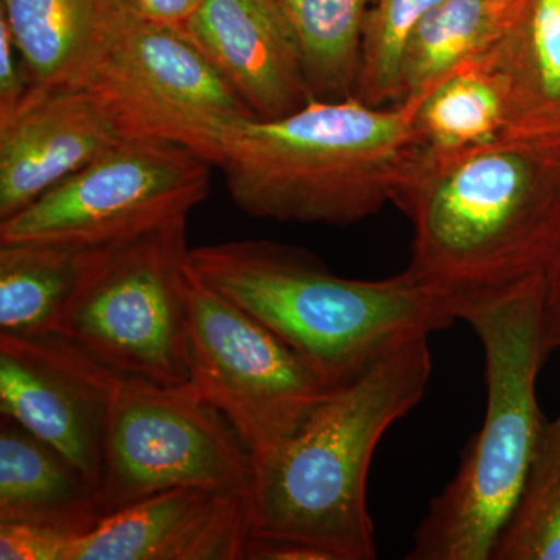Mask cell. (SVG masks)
Here are the masks:
<instances>
[{"label": "cell", "mask_w": 560, "mask_h": 560, "mask_svg": "<svg viewBox=\"0 0 560 560\" xmlns=\"http://www.w3.org/2000/svg\"><path fill=\"white\" fill-rule=\"evenodd\" d=\"M394 205L412 224L407 271L460 302L539 279L560 246V140L506 136L429 160Z\"/></svg>", "instance_id": "cell-1"}, {"label": "cell", "mask_w": 560, "mask_h": 560, "mask_svg": "<svg viewBox=\"0 0 560 560\" xmlns=\"http://www.w3.org/2000/svg\"><path fill=\"white\" fill-rule=\"evenodd\" d=\"M429 338L407 342L335 386L285 441L254 460L249 537L300 541L329 560L377 556L368 475L383 434L422 400Z\"/></svg>", "instance_id": "cell-2"}, {"label": "cell", "mask_w": 560, "mask_h": 560, "mask_svg": "<svg viewBox=\"0 0 560 560\" xmlns=\"http://www.w3.org/2000/svg\"><path fill=\"white\" fill-rule=\"evenodd\" d=\"M416 108L312 101L278 119L243 120L224 143L228 194L254 219L331 226L370 219L429 161Z\"/></svg>", "instance_id": "cell-3"}, {"label": "cell", "mask_w": 560, "mask_h": 560, "mask_svg": "<svg viewBox=\"0 0 560 560\" xmlns=\"http://www.w3.org/2000/svg\"><path fill=\"white\" fill-rule=\"evenodd\" d=\"M189 264L201 282L270 327L331 386L458 320L451 298L407 270L382 280L341 278L285 243L248 238L198 246L190 248Z\"/></svg>", "instance_id": "cell-4"}, {"label": "cell", "mask_w": 560, "mask_h": 560, "mask_svg": "<svg viewBox=\"0 0 560 560\" xmlns=\"http://www.w3.org/2000/svg\"><path fill=\"white\" fill-rule=\"evenodd\" d=\"M485 350L488 405L455 478L431 501L410 560H489L528 474L547 419L537 378L551 352L541 278L504 293L460 302Z\"/></svg>", "instance_id": "cell-5"}, {"label": "cell", "mask_w": 560, "mask_h": 560, "mask_svg": "<svg viewBox=\"0 0 560 560\" xmlns=\"http://www.w3.org/2000/svg\"><path fill=\"white\" fill-rule=\"evenodd\" d=\"M189 254L187 217L88 249L55 335L119 374L189 383Z\"/></svg>", "instance_id": "cell-6"}, {"label": "cell", "mask_w": 560, "mask_h": 560, "mask_svg": "<svg viewBox=\"0 0 560 560\" xmlns=\"http://www.w3.org/2000/svg\"><path fill=\"white\" fill-rule=\"evenodd\" d=\"M253 474V453L190 383L120 375L103 436L105 515L178 488L246 492Z\"/></svg>", "instance_id": "cell-7"}, {"label": "cell", "mask_w": 560, "mask_h": 560, "mask_svg": "<svg viewBox=\"0 0 560 560\" xmlns=\"http://www.w3.org/2000/svg\"><path fill=\"white\" fill-rule=\"evenodd\" d=\"M187 330L190 385L226 418L254 460L293 434L335 388L289 342L191 270Z\"/></svg>", "instance_id": "cell-8"}, {"label": "cell", "mask_w": 560, "mask_h": 560, "mask_svg": "<svg viewBox=\"0 0 560 560\" xmlns=\"http://www.w3.org/2000/svg\"><path fill=\"white\" fill-rule=\"evenodd\" d=\"M213 165L164 140L128 136L9 220L0 243L98 248L189 217L208 198Z\"/></svg>", "instance_id": "cell-9"}, {"label": "cell", "mask_w": 560, "mask_h": 560, "mask_svg": "<svg viewBox=\"0 0 560 560\" xmlns=\"http://www.w3.org/2000/svg\"><path fill=\"white\" fill-rule=\"evenodd\" d=\"M121 131L175 143L220 167L224 143L254 117L179 28L136 18L90 86Z\"/></svg>", "instance_id": "cell-10"}, {"label": "cell", "mask_w": 560, "mask_h": 560, "mask_svg": "<svg viewBox=\"0 0 560 560\" xmlns=\"http://www.w3.org/2000/svg\"><path fill=\"white\" fill-rule=\"evenodd\" d=\"M120 375L60 335L0 334V412L61 453L95 490Z\"/></svg>", "instance_id": "cell-11"}, {"label": "cell", "mask_w": 560, "mask_h": 560, "mask_svg": "<svg viewBox=\"0 0 560 560\" xmlns=\"http://www.w3.org/2000/svg\"><path fill=\"white\" fill-rule=\"evenodd\" d=\"M127 138L91 88L32 86L0 116V221L75 175Z\"/></svg>", "instance_id": "cell-12"}, {"label": "cell", "mask_w": 560, "mask_h": 560, "mask_svg": "<svg viewBox=\"0 0 560 560\" xmlns=\"http://www.w3.org/2000/svg\"><path fill=\"white\" fill-rule=\"evenodd\" d=\"M246 492L178 488L105 515L66 560H245Z\"/></svg>", "instance_id": "cell-13"}, {"label": "cell", "mask_w": 560, "mask_h": 560, "mask_svg": "<svg viewBox=\"0 0 560 560\" xmlns=\"http://www.w3.org/2000/svg\"><path fill=\"white\" fill-rule=\"evenodd\" d=\"M256 119L312 102L296 36L278 0H205L179 28Z\"/></svg>", "instance_id": "cell-14"}, {"label": "cell", "mask_w": 560, "mask_h": 560, "mask_svg": "<svg viewBox=\"0 0 560 560\" xmlns=\"http://www.w3.org/2000/svg\"><path fill=\"white\" fill-rule=\"evenodd\" d=\"M32 86L88 88L136 20L128 0H0Z\"/></svg>", "instance_id": "cell-15"}, {"label": "cell", "mask_w": 560, "mask_h": 560, "mask_svg": "<svg viewBox=\"0 0 560 560\" xmlns=\"http://www.w3.org/2000/svg\"><path fill=\"white\" fill-rule=\"evenodd\" d=\"M475 65L500 88L508 136L560 140V0H523Z\"/></svg>", "instance_id": "cell-16"}, {"label": "cell", "mask_w": 560, "mask_h": 560, "mask_svg": "<svg viewBox=\"0 0 560 560\" xmlns=\"http://www.w3.org/2000/svg\"><path fill=\"white\" fill-rule=\"evenodd\" d=\"M105 517L94 485L13 419H0V522L83 536Z\"/></svg>", "instance_id": "cell-17"}, {"label": "cell", "mask_w": 560, "mask_h": 560, "mask_svg": "<svg viewBox=\"0 0 560 560\" xmlns=\"http://www.w3.org/2000/svg\"><path fill=\"white\" fill-rule=\"evenodd\" d=\"M523 0H442L405 47L397 105L422 102L438 84L471 65L510 27Z\"/></svg>", "instance_id": "cell-18"}, {"label": "cell", "mask_w": 560, "mask_h": 560, "mask_svg": "<svg viewBox=\"0 0 560 560\" xmlns=\"http://www.w3.org/2000/svg\"><path fill=\"white\" fill-rule=\"evenodd\" d=\"M88 249L44 242L0 243V334H55Z\"/></svg>", "instance_id": "cell-19"}, {"label": "cell", "mask_w": 560, "mask_h": 560, "mask_svg": "<svg viewBox=\"0 0 560 560\" xmlns=\"http://www.w3.org/2000/svg\"><path fill=\"white\" fill-rule=\"evenodd\" d=\"M300 46L312 101L353 98L368 16L377 0H278Z\"/></svg>", "instance_id": "cell-20"}, {"label": "cell", "mask_w": 560, "mask_h": 560, "mask_svg": "<svg viewBox=\"0 0 560 560\" xmlns=\"http://www.w3.org/2000/svg\"><path fill=\"white\" fill-rule=\"evenodd\" d=\"M415 128L429 160L456 156L508 136L503 95L480 66H466L416 103Z\"/></svg>", "instance_id": "cell-21"}, {"label": "cell", "mask_w": 560, "mask_h": 560, "mask_svg": "<svg viewBox=\"0 0 560 560\" xmlns=\"http://www.w3.org/2000/svg\"><path fill=\"white\" fill-rule=\"evenodd\" d=\"M490 560H560V415L545 422Z\"/></svg>", "instance_id": "cell-22"}, {"label": "cell", "mask_w": 560, "mask_h": 560, "mask_svg": "<svg viewBox=\"0 0 560 560\" xmlns=\"http://www.w3.org/2000/svg\"><path fill=\"white\" fill-rule=\"evenodd\" d=\"M442 0H377L368 16L353 98L385 108L399 103L405 47L420 21Z\"/></svg>", "instance_id": "cell-23"}, {"label": "cell", "mask_w": 560, "mask_h": 560, "mask_svg": "<svg viewBox=\"0 0 560 560\" xmlns=\"http://www.w3.org/2000/svg\"><path fill=\"white\" fill-rule=\"evenodd\" d=\"M73 539L43 526L0 522V560H66Z\"/></svg>", "instance_id": "cell-24"}, {"label": "cell", "mask_w": 560, "mask_h": 560, "mask_svg": "<svg viewBox=\"0 0 560 560\" xmlns=\"http://www.w3.org/2000/svg\"><path fill=\"white\" fill-rule=\"evenodd\" d=\"M32 83L7 22L0 18V116L20 105Z\"/></svg>", "instance_id": "cell-25"}, {"label": "cell", "mask_w": 560, "mask_h": 560, "mask_svg": "<svg viewBox=\"0 0 560 560\" xmlns=\"http://www.w3.org/2000/svg\"><path fill=\"white\" fill-rule=\"evenodd\" d=\"M205 0H128L136 18L153 24L180 28Z\"/></svg>", "instance_id": "cell-26"}, {"label": "cell", "mask_w": 560, "mask_h": 560, "mask_svg": "<svg viewBox=\"0 0 560 560\" xmlns=\"http://www.w3.org/2000/svg\"><path fill=\"white\" fill-rule=\"evenodd\" d=\"M245 560H329L326 555L300 544L283 539L249 537L246 544Z\"/></svg>", "instance_id": "cell-27"}, {"label": "cell", "mask_w": 560, "mask_h": 560, "mask_svg": "<svg viewBox=\"0 0 560 560\" xmlns=\"http://www.w3.org/2000/svg\"><path fill=\"white\" fill-rule=\"evenodd\" d=\"M541 307L551 349L560 348V246L550 267L541 276Z\"/></svg>", "instance_id": "cell-28"}]
</instances>
